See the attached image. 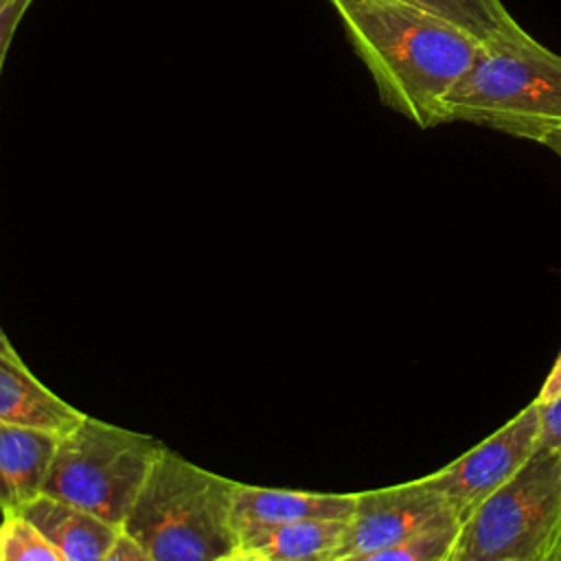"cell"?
Instances as JSON below:
<instances>
[{"mask_svg":"<svg viewBox=\"0 0 561 561\" xmlns=\"http://www.w3.org/2000/svg\"><path fill=\"white\" fill-rule=\"evenodd\" d=\"M460 522L462 515L445 497L427 489L421 478L362 491L333 561L399 546L434 530L454 528Z\"/></svg>","mask_w":561,"mask_h":561,"instance_id":"obj_6","label":"cell"},{"mask_svg":"<svg viewBox=\"0 0 561 561\" xmlns=\"http://www.w3.org/2000/svg\"><path fill=\"white\" fill-rule=\"evenodd\" d=\"M447 121L541 142L561 127V55L517 22L480 42L469 70L443 99Z\"/></svg>","mask_w":561,"mask_h":561,"instance_id":"obj_2","label":"cell"},{"mask_svg":"<svg viewBox=\"0 0 561 561\" xmlns=\"http://www.w3.org/2000/svg\"><path fill=\"white\" fill-rule=\"evenodd\" d=\"M537 561H561V537H554Z\"/></svg>","mask_w":561,"mask_h":561,"instance_id":"obj_21","label":"cell"},{"mask_svg":"<svg viewBox=\"0 0 561 561\" xmlns=\"http://www.w3.org/2000/svg\"><path fill=\"white\" fill-rule=\"evenodd\" d=\"M0 353H4V355H9V357H20V355L15 353V348L11 346V342H9V337L4 335L2 329H0Z\"/></svg>","mask_w":561,"mask_h":561,"instance_id":"obj_23","label":"cell"},{"mask_svg":"<svg viewBox=\"0 0 561 561\" xmlns=\"http://www.w3.org/2000/svg\"><path fill=\"white\" fill-rule=\"evenodd\" d=\"M217 561H265V559H263L259 552L239 546L237 550H232L230 554H226V557H221V559H217Z\"/></svg>","mask_w":561,"mask_h":561,"instance_id":"obj_20","label":"cell"},{"mask_svg":"<svg viewBox=\"0 0 561 561\" xmlns=\"http://www.w3.org/2000/svg\"><path fill=\"white\" fill-rule=\"evenodd\" d=\"M28 4L31 0H0V68L11 44V37L15 33V26L24 11L28 9Z\"/></svg>","mask_w":561,"mask_h":561,"instance_id":"obj_16","label":"cell"},{"mask_svg":"<svg viewBox=\"0 0 561 561\" xmlns=\"http://www.w3.org/2000/svg\"><path fill=\"white\" fill-rule=\"evenodd\" d=\"M541 438V408L530 401L511 421L476 447L421 478V482L445 497L462 519L506 484L537 451Z\"/></svg>","mask_w":561,"mask_h":561,"instance_id":"obj_7","label":"cell"},{"mask_svg":"<svg viewBox=\"0 0 561 561\" xmlns=\"http://www.w3.org/2000/svg\"><path fill=\"white\" fill-rule=\"evenodd\" d=\"M0 561H66L22 513L0 517Z\"/></svg>","mask_w":561,"mask_h":561,"instance_id":"obj_14","label":"cell"},{"mask_svg":"<svg viewBox=\"0 0 561 561\" xmlns=\"http://www.w3.org/2000/svg\"><path fill=\"white\" fill-rule=\"evenodd\" d=\"M22 515L33 522L66 561H103L121 533V526L44 493Z\"/></svg>","mask_w":561,"mask_h":561,"instance_id":"obj_11","label":"cell"},{"mask_svg":"<svg viewBox=\"0 0 561 561\" xmlns=\"http://www.w3.org/2000/svg\"><path fill=\"white\" fill-rule=\"evenodd\" d=\"M401 2L419 7L454 24L476 42H484L515 24V18L508 13L502 0H401Z\"/></svg>","mask_w":561,"mask_h":561,"instance_id":"obj_13","label":"cell"},{"mask_svg":"<svg viewBox=\"0 0 561 561\" xmlns=\"http://www.w3.org/2000/svg\"><path fill=\"white\" fill-rule=\"evenodd\" d=\"M103 561H153V559L142 546H138L127 533L121 530L114 546L103 557Z\"/></svg>","mask_w":561,"mask_h":561,"instance_id":"obj_18","label":"cell"},{"mask_svg":"<svg viewBox=\"0 0 561 561\" xmlns=\"http://www.w3.org/2000/svg\"><path fill=\"white\" fill-rule=\"evenodd\" d=\"M162 443L83 414L57 440L44 495L123 526Z\"/></svg>","mask_w":561,"mask_h":561,"instance_id":"obj_4","label":"cell"},{"mask_svg":"<svg viewBox=\"0 0 561 561\" xmlns=\"http://www.w3.org/2000/svg\"><path fill=\"white\" fill-rule=\"evenodd\" d=\"M443 561H445V559H443Z\"/></svg>","mask_w":561,"mask_h":561,"instance_id":"obj_25","label":"cell"},{"mask_svg":"<svg viewBox=\"0 0 561 561\" xmlns=\"http://www.w3.org/2000/svg\"><path fill=\"white\" fill-rule=\"evenodd\" d=\"M379 99L414 125L447 121L443 99L473 64L480 42L401 0H329Z\"/></svg>","mask_w":561,"mask_h":561,"instance_id":"obj_1","label":"cell"},{"mask_svg":"<svg viewBox=\"0 0 561 561\" xmlns=\"http://www.w3.org/2000/svg\"><path fill=\"white\" fill-rule=\"evenodd\" d=\"M348 519H302L254 533L241 546L265 561H333Z\"/></svg>","mask_w":561,"mask_h":561,"instance_id":"obj_12","label":"cell"},{"mask_svg":"<svg viewBox=\"0 0 561 561\" xmlns=\"http://www.w3.org/2000/svg\"><path fill=\"white\" fill-rule=\"evenodd\" d=\"M81 419L83 412L48 390L20 357L0 353V423L64 436Z\"/></svg>","mask_w":561,"mask_h":561,"instance_id":"obj_10","label":"cell"},{"mask_svg":"<svg viewBox=\"0 0 561 561\" xmlns=\"http://www.w3.org/2000/svg\"><path fill=\"white\" fill-rule=\"evenodd\" d=\"M554 537H561V519H559V526H557V533H554Z\"/></svg>","mask_w":561,"mask_h":561,"instance_id":"obj_24","label":"cell"},{"mask_svg":"<svg viewBox=\"0 0 561 561\" xmlns=\"http://www.w3.org/2000/svg\"><path fill=\"white\" fill-rule=\"evenodd\" d=\"M541 408V438L539 447L561 451V397Z\"/></svg>","mask_w":561,"mask_h":561,"instance_id":"obj_17","label":"cell"},{"mask_svg":"<svg viewBox=\"0 0 561 561\" xmlns=\"http://www.w3.org/2000/svg\"><path fill=\"white\" fill-rule=\"evenodd\" d=\"M59 436L0 423V517L22 513L44 493Z\"/></svg>","mask_w":561,"mask_h":561,"instance_id":"obj_9","label":"cell"},{"mask_svg":"<svg viewBox=\"0 0 561 561\" xmlns=\"http://www.w3.org/2000/svg\"><path fill=\"white\" fill-rule=\"evenodd\" d=\"M543 147H548L550 151H554L559 158H561V127H557L554 131H550L543 140H541Z\"/></svg>","mask_w":561,"mask_h":561,"instance_id":"obj_22","label":"cell"},{"mask_svg":"<svg viewBox=\"0 0 561 561\" xmlns=\"http://www.w3.org/2000/svg\"><path fill=\"white\" fill-rule=\"evenodd\" d=\"M237 484L162 447L121 530L153 561H217L241 546L230 524Z\"/></svg>","mask_w":561,"mask_h":561,"instance_id":"obj_3","label":"cell"},{"mask_svg":"<svg viewBox=\"0 0 561 561\" xmlns=\"http://www.w3.org/2000/svg\"><path fill=\"white\" fill-rule=\"evenodd\" d=\"M456 530L458 526L434 530L412 541L390 546V548H379L373 552L353 554L342 561H443L451 548Z\"/></svg>","mask_w":561,"mask_h":561,"instance_id":"obj_15","label":"cell"},{"mask_svg":"<svg viewBox=\"0 0 561 561\" xmlns=\"http://www.w3.org/2000/svg\"><path fill=\"white\" fill-rule=\"evenodd\" d=\"M561 519V451L530 460L458 524L445 561H537Z\"/></svg>","mask_w":561,"mask_h":561,"instance_id":"obj_5","label":"cell"},{"mask_svg":"<svg viewBox=\"0 0 561 561\" xmlns=\"http://www.w3.org/2000/svg\"><path fill=\"white\" fill-rule=\"evenodd\" d=\"M357 493H313L289 489H265L237 484L230 524L239 541L254 533L278 528L302 519H348L355 511Z\"/></svg>","mask_w":561,"mask_h":561,"instance_id":"obj_8","label":"cell"},{"mask_svg":"<svg viewBox=\"0 0 561 561\" xmlns=\"http://www.w3.org/2000/svg\"><path fill=\"white\" fill-rule=\"evenodd\" d=\"M559 397H561V351H559V355H557L548 377L543 379V383H541V388H539V392H537V397L533 401L537 405H548V403H552Z\"/></svg>","mask_w":561,"mask_h":561,"instance_id":"obj_19","label":"cell"}]
</instances>
